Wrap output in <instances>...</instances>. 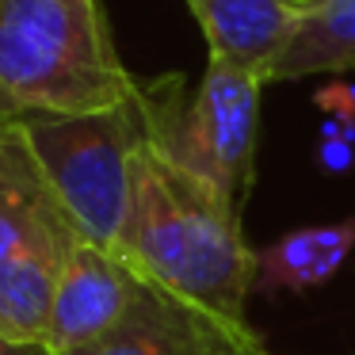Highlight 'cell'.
I'll return each instance as SVG.
<instances>
[{
	"mask_svg": "<svg viewBox=\"0 0 355 355\" xmlns=\"http://www.w3.org/2000/svg\"><path fill=\"white\" fill-rule=\"evenodd\" d=\"M141 88L100 0H0V115H88Z\"/></svg>",
	"mask_w": 355,
	"mask_h": 355,
	"instance_id": "7a4b0ae2",
	"label": "cell"
},
{
	"mask_svg": "<svg viewBox=\"0 0 355 355\" xmlns=\"http://www.w3.org/2000/svg\"><path fill=\"white\" fill-rule=\"evenodd\" d=\"M352 252H355V214L340 218V222L286 230L271 245L256 248L252 294H263V298H271L279 291L306 294L313 286L329 283Z\"/></svg>",
	"mask_w": 355,
	"mask_h": 355,
	"instance_id": "9c48e42d",
	"label": "cell"
},
{
	"mask_svg": "<svg viewBox=\"0 0 355 355\" xmlns=\"http://www.w3.org/2000/svg\"><path fill=\"white\" fill-rule=\"evenodd\" d=\"M260 96L263 80L222 58H210L195 88L184 73L153 77L141 85L149 146L207 180L241 210L252 191Z\"/></svg>",
	"mask_w": 355,
	"mask_h": 355,
	"instance_id": "277c9868",
	"label": "cell"
},
{
	"mask_svg": "<svg viewBox=\"0 0 355 355\" xmlns=\"http://www.w3.org/2000/svg\"><path fill=\"white\" fill-rule=\"evenodd\" d=\"M119 252L164 291L245 321L256 248L245 245L241 210L149 141L134 161V199Z\"/></svg>",
	"mask_w": 355,
	"mask_h": 355,
	"instance_id": "6da1fadb",
	"label": "cell"
},
{
	"mask_svg": "<svg viewBox=\"0 0 355 355\" xmlns=\"http://www.w3.org/2000/svg\"><path fill=\"white\" fill-rule=\"evenodd\" d=\"M24 126L85 237L119 248L134 199V161L149 141L141 88L119 107L88 115H39L24 119Z\"/></svg>",
	"mask_w": 355,
	"mask_h": 355,
	"instance_id": "5b68a950",
	"label": "cell"
},
{
	"mask_svg": "<svg viewBox=\"0 0 355 355\" xmlns=\"http://www.w3.org/2000/svg\"><path fill=\"white\" fill-rule=\"evenodd\" d=\"M355 161V141L352 138H324L321 141V164L329 172H347Z\"/></svg>",
	"mask_w": 355,
	"mask_h": 355,
	"instance_id": "7c38bea8",
	"label": "cell"
},
{
	"mask_svg": "<svg viewBox=\"0 0 355 355\" xmlns=\"http://www.w3.org/2000/svg\"><path fill=\"white\" fill-rule=\"evenodd\" d=\"M317 103L332 111V119L355 123V85H332L324 92H317Z\"/></svg>",
	"mask_w": 355,
	"mask_h": 355,
	"instance_id": "8fae6325",
	"label": "cell"
},
{
	"mask_svg": "<svg viewBox=\"0 0 355 355\" xmlns=\"http://www.w3.org/2000/svg\"><path fill=\"white\" fill-rule=\"evenodd\" d=\"M141 286H146V275L119 248L85 237L58 275L46 336H42L46 347L54 355H65L103 340L126 321Z\"/></svg>",
	"mask_w": 355,
	"mask_h": 355,
	"instance_id": "52a82bcc",
	"label": "cell"
},
{
	"mask_svg": "<svg viewBox=\"0 0 355 355\" xmlns=\"http://www.w3.org/2000/svg\"><path fill=\"white\" fill-rule=\"evenodd\" d=\"M65 355H271L248 321H233L146 279L115 332Z\"/></svg>",
	"mask_w": 355,
	"mask_h": 355,
	"instance_id": "8992f818",
	"label": "cell"
},
{
	"mask_svg": "<svg viewBox=\"0 0 355 355\" xmlns=\"http://www.w3.org/2000/svg\"><path fill=\"white\" fill-rule=\"evenodd\" d=\"M355 69V0H309L298 35L279 58L271 80Z\"/></svg>",
	"mask_w": 355,
	"mask_h": 355,
	"instance_id": "30bf717a",
	"label": "cell"
},
{
	"mask_svg": "<svg viewBox=\"0 0 355 355\" xmlns=\"http://www.w3.org/2000/svg\"><path fill=\"white\" fill-rule=\"evenodd\" d=\"M0 355H54L46 347V340H24L0 329Z\"/></svg>",
	"mask_w": 355,
	"mask_h": 355,
	"instance_id": "4fadbf2b",
	"label": "cell"
},
{
	"mask_svg": "<svg viewBox=\"0 0 355 355\" xmlns=\"http://www.w3.org/2000/svg\"><path fill=\"white\" fill-rule=\"evenodd\" d=\"M85 230L50 184L24 119L0 115V329L46 336L54 286Z\"/></svg>",
	"mask_w": 355,
	"mask_h": 355,
	"instance_id": "3957f363",
	"label": "cell"
},
{
	"mask_svg": "<svg viewBox=\"0 0 355 355\" xmlns=\"http://www.w3.org/2000/svg\"><path fill=\"white\" fill-rule=\"evenodd\" d=\"M309 0H187L210 58L233 62L271 85L279 58L298 35Z\"/></svg>",
	"mask_w": 355,
	"mask_h": 355,
	"instance_id": "ba28073f",
	"label": "cell"
}]
</instances>
